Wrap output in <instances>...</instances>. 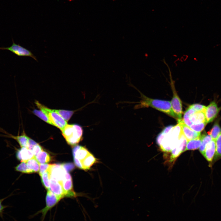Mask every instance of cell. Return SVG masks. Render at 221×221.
Here are the masks:
<instances>
[{
    "instance_id": "cell-4",
    "label": "cell",
    "mask_w": 221,
    "mask_h": 221,
    "mask_svg": "<svg viewBox=\"0 0 221 221\" xmlns=\"http://www.w3.org/2000/svg\"><path fill=\"white\" fill-rule=\"evenodd\" d=\"M67 143L71 145H76L80 141L83 134L82 127L77 124H67L61 130Z\"/></svg>"
},
{
    "instance_id": "cell-12",
    "label": "cell",
    "mask_w": 221,
    "mask_h": 221,
    "mask_svg": "<svg viewBox=\"0 0 221 221\" xmlns=\"http://www.w3.org/2000/svg\"><path fill=\"white\" fill-rule=\"evenodd\" d=\"M219 110L215 101L211 102L206 107L204 111L207 123L212 122L217 115Z\"/></svg>"
},
{
    "instance_id": "cell-27",
    "label": "cell",
    "mask_w": 221,
    "mask_h": 221,
    "mask_svg": "<svg viewBox=\"0 0 221 221\" xmlns=\"http://www.w3.org/2000/svg\"><path fill=\"white\" fill-rule=\"evenodd\" d=\"M16 171L25 173H32V172L28 168L26 162H21L15 167Z\"/></svg>"
},
{
    "instance_id": "cell-32",
    "label": "cell",
    "mask_w": 221,
    "mask_h": 221,
    "mask_svg": "<svg viewBox=\"0 0 221 221\" xmlns=\"http://www.w3.org/2000/svg\"><path fill=\"white\" fill-rule=\"evenodd\" d=\"M41 146L37 143L32 148L31 151L35 156H36L40 152L43 150Z\"/></svg>"
},
{
    "instance_id": "cell-26",
    "label": "cell",
    "mask_w": 221,
    "mask_h": 221,
    "mask_svg": "<svg viewBox=\"0 0 221 221\" xmlns=\"http://www.w3.org/2000/svg\"><path fill=\"white\" fill-rule=\"evenodd\" d=\"M212 139L211 137L209 134H203L201 144L199 147V151L202 154L206 148L207 145Z\"/></svg>"
},
{
    "instance_id": "cell-25",
    "label": "cell",
    "mask_w": 221,
    "mask_h": 221,
    "mask_svg": "<svg viewBox=\"0 0 221 221\" xmlns=\"http://www.w3.org/2000/svg\"><path fill=\"white\" fill-rule=\"evenodd\" d=\"M49 170L45 172L41 176V182L45 187L47 190L50 186V174Z\"/></svg>"
},
{
    "instance_id": "cell-9",
    "label": "cell",
    "mask_w": 221,
    "mask_h": 221,
    "mask_svg": "<svg viewBox=\"0 0 221 221\" xmlns=\"http://www.w3.org/2000/svg\"><path fill=\"white\" fill-rule=\"evenodd\" d=\"M50 178L59 182L61 184L67 172L62 164H53L50 169Z\"/></svg>"
},
{
    "instance_id": "cell-3",
    "label": "cell",
    "mask_w": 221,
    "mask_h": 221,
    "mask_svg": "<svg viewBox=\"0 0 221 221\" xmlns=\"http://www.w3.org/2000/svg\"><path fill=\"white\" fill-rule=\"evenodd\" d=\"M182 133L180 124L174 126L165 135L160 147L165 152H170L176 145Z\"/></svg>"
},
{
    "instance_id": "cell-6",
    "label": "cell",
    "mask_w": 221,
    "mask_h": 221,
    "mask_svg": "<svg viewBox=\"0 0 221 221\" xmlns=\"http://www.w3.org/2000/svg\"><path fill=\"white\" fill-rule=\"evenodd\" d=\"M169 68L170 74V84L173 94L171 103L173 111L176 115L177 118V120H178L182 119L183 113L182 102L175 90L174 83V81L172 79L171 71Z\"/></svg>"
},
{
    "instance_id": "cell-14",
    "label": "cell",
    "mask_w": 221,
    "mask_h": 221,
    "mask_svg": "<svg viewBox=\"0 0 221 221\" xmlns=\"http://www.w3.org/2000/svg\"><path fill=\"white\" fill-rule=\"evenodd\" d=\"M16 157L17 159L21 162H26L29 160L34 158L35 156L27 148L21 147L17 150Z\"/></svg>"
},
{
    "instance_id": "cell-22",
    "label": "cell",
    "mask_w": 221,
    "mask_h": 221,
    "mask_svg": "<svg viewBox=\"0 0 221 221\" xmlns=\"http://www.w3.org/2000/svg\"><path fill=\"white\" fill-rule=\"evenodd\" d=\"M53 110L57 113L65 121L68 122L74 113V111L63 110Z\"/></svg>"
},
{
    "instance_id": "cell-7",
    "label": "cell",
    "mask_w": 221,
    "mask_h": 221,
    "mask_svg": "<svg viewBox=\"0 0 221 221\" xmlns=\"http://www.w3.org/2000/svg\"><path fill=\"white\" fill-rule=\"evenodd\" d=\"M61 199L60 198L56 195L49 190H47L45 198V206L37 213L42 214V221H43L48 211L56 205Z\"/></svg>"
},
{
    "instance_id": "cell-10",
    "label": "cell",
    "mask_w": 221,
    "mask_h": 221,
    "mask_svg": "<svg viewBox=\"0 0 221 221\" xmlns=\"http://www.w3.org/2000/svg\"><path fill=\"white\" fill-rule=\"evenodd\" d=\"M187 141L183 134L176 145L172 150L170 161H174L182 153L185 151Z\"/></svg>"
},
{
    "instance_id": "cell-23",
    "label": "cell",
    "mask_w": 221,
    "mask_h": 221,
    "mask_svg": "<svg viewBox=\"0 0 221 221\" xmlns=\"http://www.w3.org/2000/svg\"><path fill=\"white\" fill-rule=\"evenodd\" d=\"M215 147L214 158L215 161L221 158V134L215 140Z\"/></svg>"
},
{
    "instance_id": "cell-15",
    "label": "cell",
    "mask_w": 221,
    "mask_h": 221,
    "mask_svg": "<svg viewBox=\"0 0 221 221\" xmlns=\"http://www.w3.org/2000/svg\"><path fill=\"white\" fill-rule=\"evenodd\" d=\"M49 190L61 199L65 197V194L61 184L58 181L50 178Z\"/></svg>"
},
{
    "instance_id": "cell-28",
    "label": "cell",
    "mask_w": 221,
    "mask_h": 221,
    "mask_svg": "<svg viewBox=\"0 0 221 221\" xmlns=\"http://www.w3.org/2000/svg\"><path fill=\"white\" fill-rule=\"evenodd\" d=\"M33 113L41 119L49 124L53 125L52 122L48 119L47 116L41 110L34 109L33 111Z\"/></svg>"
},
{
    "instance_id": "cell-13",
    "label": "cell",
    "mask_w": 221,
    "mask_h": 221,
    "mask_svg": "<svg viewBox=\"0 0 221 221\" xmlns=\"http://www.w3.org/2000/svg\"><path fill=\"white\" fill-rule=\"evenodd\" d=\"M177 122L180 125L183 134L187 141L197 138L201 135L200 133L193 130L185 124L182 119L177 120Z\"/></svg>"
},
{
    "instance_id": "cell-21",
    "label": "cell",
    "mask_w": 221,
    "mask_h": 221,
    "mask_svg": "<svg viewBox=\"0 0 221 221\" xmlns=\"http://www.w3.org/2000/svg\"><path fill=\"white\" fill-rule=\"evenodd\" d=\"M26 162L27 167L32 173L39 172L40 164L37 160L35 157L29 160Z\"/></svg>"
},
{
    "instance_id": "cell-20",
    "label": "cell",
    "mask_w": 221,
    "mask_h": 221,
    "mask_svg": "<svg viewBox=\"0 0 221 221\" xmlns=\"http://www.w3.org/2000/svg\"><path fill=\"white\" fill-rule=\"evenodd\" d=\"M35 157L40 164H45L49 162L51 158L48 153L43 150L40 152Z\"/></svg>"
},
{
    "instance_id": "cell-5",
    "label": "cell",
    "mask_w": 221,
    "mask_h": 221,
    "mask_svg": "<svg viewBox=\"0 0 221 221\" xmlns=\"http://www.w3.org/2000/svg\"><path fill=\"white\" fill-rule=\"evenodd\" d=\"M37 107L43 112L52 122L53 125L61 131L68 124L53 109H50L40 103L37 101L35 102Z\"/></svg>"
},
{
    "instance_id": "cell-30",
    "label": "cell",
    "mask_w": 221,
    "mask_h": 221,
    "mask_svg": "<svg viewBox=\"0 0 221 221\" xmlns=\"http://www.w3.org/2000/svg\"><path fill=\"white\" fill-rule=\"evenodd\" d=\"M52 164H40L39 173L41 176L45 172L49 169Z\"/></svg>"
},
{
    "instance_id": "cell-8",
    "label": "cell",
    "mask_w": 221,
    "mask_h": 221,
    "mask_svg": "<svg viewBox=\"0 0 221 221\" xmlns=\"http://www.w3.org/2000/svg\"><path fill=\"white\" fill-rule=\"evenodd\" d=\"M12 41L13 43L11 46L8 47H1L0 49L10 51L19 56L30 57L38 61L36 56L30 51L24 48L19 44H16L13 38Z\"/></svg>"
},
{
    "instance_id": "cell-29",
    "label": "cell",
    "mask_w": 221,
    "mask_h": 221,
    "mask_svg": "<svg viewBox=\"0 0 221 221\" xmlns=\"http://www.w3.org/2000/svg\"><path fill=\"white\" fill-rule=\"evenodd\" d=\"M207 123L204 122L196 124H192L189 127L193 130L198 133H200L204 129Z\"/></svg>"
},
{
    "instance_id": "cell-31",
    "label": "cell",
    "mask_w": 221,
    "mask_h": 221,
    "mask_svg": "<svg viewBox=\"0 0 221 221\" xmlns=\"http://www.w3.org/2000/svg\"><path fill=\"white\" fill-rule=\"evenodd\" d=\"M189 107L193 109L196 111H205L206 107L199 104H194L190 105Z\"/></svg>"
},
{
    "instance_id": "cell-19",
    "label": "cell",
    "mask_w": 221,
    "mask_h": 221,
    "mask_svg": "<svg viewBox=\"0 0 221 221\" xmlns=\"http://www.w3.org/2000/svg\"><path fill=\"white\" fill-rule=\"evenodd\" d=\"M190 118L193 124L207 122L204 111H197L190 117Z\"/></svg>"
},
{
    "instance_id": "cell-16",
    "label": "cell",
    "mask_w": 221,
    "mask_h": 221,
    "mask_svg": "<svg viewBox=\"0 0 221 221\" xmlns=\"http://www.w3.org/2000/svg\"><path fill=\"white\" fill-rule=\"evenodd\" d=\"M215 140L212 139L207 145L202 155L209 162H212L215 152Z\"/></svg>"
},
{
    "instance_id": "cell-37",
    "label": "cell",
    "mask_w": 221,
    "mask_h": 221,
    "mask_svg": "<svg viewBox=\"0 0 221 221\" xmlns=\"http://www.w3.org/2000/svg\"><path fill=\"white\" fill-rule=\"evenodd\" d=\"M73 0H69V2H71V1H73Z\"/></svg>"
},
{
    "instance_id": "cell-24",
    "label": "cell",
    "mask_w": 221,
    "mask_h": 221,
    "mask_svg": "<svg viewBox=\"0 0 221 221\" xmlns=\"http://www.w3.org/2000/svg\"><path fill=\"white\" fill-rule=\"evenodd\" d=\"M221 134V128L218 123L215 122L214 125L210 131L208 133L212 139L216 140L218 136Z\"/></svg>"
},
{
    "instance_id": "cell-2",
    "label": "cell",
    "mask_w": 221,
    "mask_h": 221,
    "mask_svg": "<svg viewBox=\"0 0 221 221\" xmlns=\"http://www.w3.org/2000/svg\"><path fill=\"white\" fill-rule=\"evenodd\" d=\"M142 96V100L140 105L142 107H152L167 114L177 120V118L172 109L171 102L151 99L143 95Z\"/></svg>"
},
{
    "instance_id": "cell-11",
    "label": "cell",
    "mask_w": 221,
    "mask_h": 221,
    "mask_svg": "<svg viewBox=\"0 0 221 221\" xmlns=\"http://www.w3.org/2000/svg\"><path fill=\"white\" fill-rule=\"evenodd\" d=\"M61 184L64 191L65 197H75L76 193L74 191L72 178L69 173L67 172Z\"/></svg>"
},
{
    "instance_id": "cell-33",
    "label": "cell",
    "mask_w": 221,
    "mask_h": 221,
    "mask_svg": "<svg viewBox=\"0 0 221 221\" xmlns=\"http://www.w3.org/2000/svg\"><path fill=\"white\" fill-rule=\"evenodd\" d=\"M63 167L67 172H68L73 169L74 166L72 163H66L62 164Z\"/></svg>"
},
{
    "instance_id": "cell-17",
    "label": "cell",
    "mask_w": 221,
    "mask_h": 221,
    "mask_svg": "<svg viewBox=\"0 0 221 221\" xmlns=\"http://www.w3.org/2000/svg\"><path fill=\"white\" fill-rule=\"evenodd\" d=\"M3 132L5 134L3 136L14 139L18 143L21 147L27 148L29 138L24 132L21 135L17 136L12 135L4 130Z\"/></svg>"
},
{
    "instance_id": "cell-18",
    "label": "cell",
    "mask_w": 221,
    "mask_h": 221,
    "mask_svg": "<svg viewBox=\"0 0 221 221\" xmlns=\"http://www.w3.org/2000/svg\"><path fill=\"white\" fill-rule=\"evenodd\" d=\"M203 135L196 139L187 141L185 151L187 150H194L199 148L202 142Z\"/></svg>"
},
{
    "instance_id": "cell-34",
    "label": "cell",
    "mask_w": 221,
    "mask_h": 221,
    "mask_svg": "<svg viewBox=\"0 0 221 221\" xmlns=\"http://www.w3.org/2000/svg\"><path fill=\"white\" fill-rule=\"evenodd\" d=\"M165 135L166 134H164L161 132L157 136L156 139V142L159 146L161 145L162 140L165 138Z\"/></svg>"
},
{
    "instance_id": "cell-36",
    "label": "cell",
    "mask_w": 221,
    "mask_h": 221,
    "mask_svg": "<svg viewBox=\"0 0 221 221\" xmlns=\"http://www.w3.org/2000/svg\"><path fill=\"white\" fill-rule=\"evenodd\" d=\"M173 126H168L164 128L162 132L164 134H167Z\"/></svg>"
},
{
    "instance_id": "cell-35",
    "label": "cell",
    "mask_w": 221,
    "mask_h": 221,
    "mask_svg": "<svg viewBox=\"0 0 221 221\" xmlns=\"http://www.w3.org/2000/svg\"><path fill=\"white\" fill-rule=\"evenodd\" d=\"M8 197H6L3 199H0V216H2V214L4 210L8 207L7 206L4 205L2 204L3 201L5 199L8 198Z\"/></svg>"
},
{
    "instance_id": "cell-1",
    "label": "cell",
    "mask_w": 221,
    "mask_h": 221,
    "mask_svg": "<svg viewBox=\"0 0 221 221\" xmlns=\"http://www.w3.org/2000/svg\"><path fill=\"white\" fill-rule=\"evenodd\" d=\"M74 162L78 168L88 170L96 162V158L85 148L77 145L72 149Z\"/></svg>"
}]
</instances>
